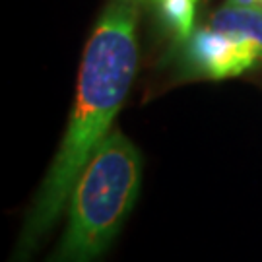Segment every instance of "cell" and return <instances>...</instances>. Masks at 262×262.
<instances>
[{"label":"cell","instance_id":"obj_6","mask_svg":"<svg viewBox=\"0 0 262 262\" xmlns=\"http://www.w3.org/2000/svg\"><path fill=\"white\" fill-rule=\"evenodd\" d=\"M148 2H151V0H148Z\"/></svg>","mask_w":262,"mask_h":262},{"label":"cell","instance_id":"obj_3","mask_svg":"<svg viewBox=\"0 0 262 262\" xmlns=\"http://www.w3.org/2000/svg\"><path fill=\"white\" fill-rule=\"evenodd\" d=\"M183 60L194 78L225 80L262 62V49L245 37L206 26L183 43Z\"/></svg>","mask_w":262,"mask_h":262},{"label":"cell","instance_id":"obj_2","mask_svg":"<svg viewBox=\"0 0 262 262\" xmlns=\"http://www.w3.org/2000/svg\"><path fill=\"white\" fill-rule=\"evenodd\" d=\"M142 156L113 128L82 171L66 204V225L47 262H95L121 233L138 200Z\"/></svg>","mask_w":262,"mask_h":262},{"label":"cell","instance_id":"obj_4","mask_svg":"<svg viewBox=\"0 0 262 262\" xmlns=\"http://www.w3.org/2000/svg\"><path fill=\"white\" fill-rule=\"evenodd\" d=\"M208 26L256 43L262 49V10L225 2L212 14Z\"/></svg>","mask_w":262,"mask_h":262},{"label":"cell","instance_id":"obj_5","mask_svg":"<svg viewBox=\"0 0 262 262\" xmlns=\"http://www.w3.org/2000/svg\"><path fill=\"white\" fill-rule=\"evenodd\" d=\"M229 4H239V6H251V8L262 10V0H227Z\"/></svg>","mask_w":262,"mask_h":262},{"label":"cell","instance_id":"obj_1","mask_svg":"<svg viewBox=\"0 0 262 262\" xmlns=\"http://www.w3.org/2000/svg\"><path fill=\"white\" fill-rule=\"evenodd\" d=\"M138 0H111L80 64L74 107L49 171L29 206L10 262H28L66 210L82 171L113 132L138 66Z\"/></svg>","mask_w":262,"mask_h":262}]
</instances>
